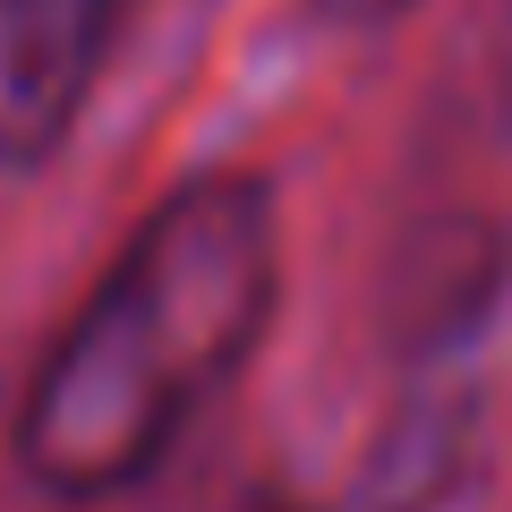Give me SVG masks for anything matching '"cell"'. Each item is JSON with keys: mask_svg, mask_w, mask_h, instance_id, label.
<instances>
[{"mask_svg": "<svg viewBox=\"0 0 512 512\" xmlns=\"http://www.w3.org/2000/svg\"><path fill=\"white\" fill-rule=\"evenodd\" d=\"M137 0H0V163L35 171L77 128Z\"/></svg>", "mask_w": 512, "mask_h": 512, "instance_id": "7a4b0ae2", "label": "cell"}, {"mask_svg": "<svg viewBox=\"0 0 512 512\" xmlns=\"http://www.w3.org/2000/svg\"><path fill=\"white\" fill-rule=\"evenodd\" d=\"M325 9H342V18H384V9H402V0H325Z\"/></svg>", "mask_w": 512, "mask_h": 512, "instance_id": "3957f363", "label": "cell"}, {"mask_svg": "<svg viewBox=\"0 0 512 512\" xmlns=\"http://www.w3.org/2000/svg\"><path fill=\"white\" fill-rule=\"evenodd\" d=\"M274 197L248 171L188 180L120 248L18 410V470L43 495H120L239 376L274 308Z\"/></svg>", "mask_w": 512, "mask_h": 512, "instance_id": "6da1fadb", "label": "cell"}]
</instances>
